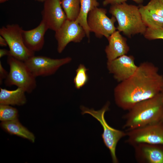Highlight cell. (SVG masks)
<instances>
[{"label": "cell", "mask_w": 163, "mask_h": 163, "mask_svg": "<svg viewBox=\"0 0 163 163\" xmlns=\"http://www.w3.org/2000/svg\"><path fill=\"white\" fill-rule=\"evenodd\" d=\"M48 28L41 21L39 25L31 30H23L22 36L24 43L30 50L34 52L41 50L44 46V36Z\"/></svg>", "instance_id": "cell-14"}, {"label": "cell", "mask_w": 163, "mask_h": 163, "mask_svg": "<svg viewBox=\"0 0 163 163\" xmlns=\"http://www.w3.org/2000/svg\"><path fill=\"white\" fill-rule=\"evenodd\" d=\"M163 82V76L156 66L149 62H142L131 76L115 87V103L122 109L129 110L137 103L159 93Z\"/></svg>", "instance_id": "cell-1"}, {"label": "cell", "mask_w": 163, "mask_h": 163, "mask_svg": "<svg viewBox=\"0 0 163 163\" xmlns=\"http://www.w3.org/2000/svg\"><path fill=\"white\" fill-rule=\"evenodd\" d=\"M8 73L3 67L2 63L0 61V83L2 84L3 80L7 77Z\"/></svg>", "instance_id": "cell-26"}, {"label": "cell", "mask_w": 163, "mask_h": 163, "mask_svg": "<svg viewBox=\"0 0 163 163\" xmlns=\"http://www.w3.org/2000/svg\"><path fill=\"white\" fill-rule=\"evenodd\" d=\"M138 66L132 56H121L112 60L107 61V67L109 73L119 82L124 81L131 76L137 69Z\"/></svg>", "instance_id": "cell-12"}, {"label": "cell", "mask_w": 163, "mask_h": 163, "mask_svg": "<svg viewBox=\"0 0 163 163\" xmlns=\"http://www.w3.org/2000/svg\"><path fill=\"white\" fill-rule=\"evenodd\" d=\"M127 0H104L103 2V5L106 6L110 4L111 5L120 4L126 2ZM138 4H141L143 2V0H132Z\"/></svg>", "instance_id": "cell-25"}, {"label": "cell", "mask_w": 163, "mask_h": 163, "mask_svg": "<svg viewBox=\"0 0 163 163\" xmlns=\"http://www.w3.org/2000/svg\"><path fill=\"white\" fill-rule=\"evenodd\" d=\"M124 116L123 128L128 131L161 121L163 98L160 93L135 104Z\"/></svg>", "instance_id": "cell-2"}, {"label": "cell", "mask_w": 163, "mask_h": 163, "mask_svg": "<svg viewBox=\"0 0 163 163\" xmlns=\"http://www.w3.org/2000/svg\"><path fill=\"white\" fill-rule=\"evenodd\" d=\"M8 0H0V3H2Z\"/></svg>", "instance_id": "cell-30"}, {"label": "cell", "mask_w": 163, "mask_h": 163, "mask_svg": "<svg viewBox=\"0 0 163 163\" xmlns=\"http://www.w3.org/2000/svg\"><path fill=\"white\" fill-rule=\"evenodd\" d=\"M161 121L163 123V112Z\"/></svg>", "instance_id": "cell-32"}, {"label": "cell", "mask_w": 163, "mask_h": 163, "mask_svg": "<svg viewBox=\"0 0 163 163\" xmlns=\"http://www.w3.org/2000/svg\"><path fill=\"white\" fill-rule=\"evenodd\" d=\"M160 93L161 94L163 98V83L162 84V85L161 86V91Z\"/></svg>", "instance_id": "cell-29"}, {"label": "cell", "mask_w": 163, "mask_h": 163, "mask_svg": "<svg viewBox=\"0 0 163 163\" xmlns=\"http://www.w3.org/2000/svg\"><path fill=\"white\" fill-rule=\"evenodd\" d=\"M0 45L2 46H5L8 45L6 40L2 36L0 35Z\"/></svg>", "instance_id": "cell-28"}, {"label": "cell", "mask_w": 163, "mask_h": 163, "mask_svg": "<svg viewBox=\"0 0 163 163\" xmlns=\"http://www.w3.org/2000/svg\"><path fill=\"white\" fill-rule=\"evenodd\" d=\"M7 62L10 67L8 75L5 79L6 86L15 85L30 93L37 86L36 77L24 61L11 56H8Z\"/></svg>", "instance_id": "cell-5"}, {"label": "cell", "mask_w": 163, "mask_h": 163, "mask_svg": "<svg viewBox=\"0 0 163 163\" xmlns=\"http://www.w3.org/2000/svg\"><path fill=\"white\" fill-rule=\"evenodd\" d=\"M80 3L79 14L75 21L84 29L89 40L90 31L87 24L88 16L91 11L99 6V3L97 0H80Z\"/></svg>", "instance_id": "cell-18"}, {"label": "cell", "mask_w": 163, "mask_h": 163, "mask_svg": "<svg viewBox=\"0 0 163 163\" xmlns=\"http://www.w3.org/2000/svg\"><path fill=\"white\" fill-rule=\"evenodd\" d=\"M44 2L42 21L48 29L56 31L67 19L61 0H45Z\"/></svg>", "instance_id": "cell-11"}, {"label": "cell", "mask_w": 163, "mask_h": 163, "mask_svg": "<svg viewBox=\"0 0 163 163\" xmlns=\"http://www.w3.org/2000/svg\"><path fill=\"white\" fill-rule=\"evenodd\" d=\"M126 132V142L133 147L142 143L163 145V123L161 121Z\"/></svg>", "instance_id": "cell-7"}, {"label": "cell", "mask_w": 163, "mask_h": 163, "mask_svg": "<svg viewBox=\"0 0 163 163\" xmlns=\"http://www.w3.org/2000/svg\"><path fill=\"white\" fill-rule=\"evenodd\" d=\"M2 128L9 133L27 139L33 142L35 140L34 134L20 123L18 119L12 120L2 122Z\"/></svg>", "instance_id": "cell-17"}, {"label": "cell", "mask_w": 163, "mask_h": 163, "mask_svg": "<svg viewBox=\"0 0 163 163\" xmlns=\"http://www.w3.org/2000/svg\"></svg>", "instance_id": "cell-33"}, {"label": "cell", "mask_w": 163, "mask_h": 163, "mask_svg": "<svg viewBox=\"0 0 163 163\" xmlns=\"http://www.w3.org/2000/svg\"><path fill=\"white\" fill-rule=\"evenodd\" d=\"M107 13L106 9L97 7L88 14L87 21L90 31L98 38L104 36L107 39L117 29L114 26L117 21L115 18L112 16L109 18Z\"/></svg>", "instance_id": "cell-8"}, {"label": "cell", "mask_w": 163, "mask_h": 163, "mask_svg": "<svg viewBox=\"0 0 163 163\" xmlns=\"http://www.w3.org/2000/svg\"><path fill=\"white\" fill-rule=\"evenodd\" d=\"M10 56V52L9 50H8L5 49H0V58H2L3 56Z\"/></svg>", "instance_id": "cell-27"}, {"label": "cell", "mask_w": 163, "mask_h": 163, "mask_svg": "<svg viewBox=\"0 0 163 163\" xmlns=\"http://www.w3.org/2000/svg\"><path fill=\"white\" fill-rule=\"evenodd\" d=\"M55 32L57 51L59 53H62L70 42L79 43L86 36L85 30L79 23L75 21L67 19Z\"/></svg>", "instance_id": "cell-10"}, {"label": "cell", "mask_w": 163, "mask_h": 163, "mask_svg": "<svg viewBox=\"0 0 163 163\" xmlns=\"http://www.w3.org/2000/svg\"><path fill=\"white\" fill-rule=\"evenodd\" d=\"M88 69L83 64H81L76 70L75 75L74 78L75 88L78 89L83 87L88 82V76L87 73Z\"/></svg>", "instance_id": "cell-21"}, {"label": "cell", "mask_w": 163, "mask_h": 163, "mask_svg": "<svg viewBox=\"0 0 163 163\" xmlns=\"http://www.w3.org/2000/svg\"><path fill=\"white\" fill-rule=\"evenodd\" d=\"M72 60V59L70 57L55 59L34 55L24 62L36 77L53 75L61 67L69 63Z\"/></svg>", "instance_id": "cell-9"}, {"label": "cell", "mask_w": 163, "mask_h": 163, "mask_svg": "<svg viewBox=\"0 0 163 163\" xmlns=\"http://www.w3.org/2000/svg\"><path fill=\"white\" fill-rule=\"evenodd\" d=\"M143 34L145 38L149 40L163 39V28L152 29L147 27Z\"/></svg>", "instance_id": "cell-24"}, {"label": "cell", "mask_w": 163, "mask_h": 163, "mask_svg": "<svg viewBox=\"0 0 163 163\" xmlns=\"http://www.w3.org/2000/svg\"><path fill=\"white\" fill-rule=\"evenodd\" d=\"M17 109L9 105L0 104V120L2 121L12 120L18 119Z\"/></svg>", "instance_id": "cell-22"}, {"label": "cell", "mask_w": 163, "mask_h": 163, "mask_svg": "<svg viewBox=\"0 0 163 163\" xmlns=\"http://www.w3.org/2000/svg\"><path fill=\"white\" fill-rule=\"evenodd\" d=\"M139 9L142 20L146 27L152 29L163 28V17L150 12L143 5Z\"/></svg>", "instance_id": "cell-19"}, {"label": "cell", "mask_w": 163, "mask_h": 163, "mask_svg": "<svg viewBox=\"0 0 163 163\" xmlns=\"http://www.w3.org/2000/svg\"><path fill=\"white\" fill-rule=\"evenodd\" d=\"M35 0L37 1V2H44L45 0Z\"/></svg>", "instance_id": "cell-31"}, {"label": "cell", "mask_w": 163, "mask_h": 163, "mask_svg": "<svg viewBox=\"0 0 163 163\" xmlns=\"http://www.w3.org/2000/svg\"><path fill=\"white\" fill-rule=\"evenodd\" d=\"M107 39L109 44L105 50L107 61L126 55L129 51V48L126 39L122 36L118 30L113 32Z\"/></svg>", "instance_id": "cell-15"}, {"label": "cell", "mask_w": 163, "mask_h": 163, "mask_svg": "<svg viewBox=\"0 0 163 163\" xmlns=\"http://www.w3.org/2000/svg\"><path fill=\"white\" fill-rule=\"evenodd\" d=\"M109 12L117 21V29L129 37L135 34H144L146 27L144 23L139 6L124 2L111 5Z\"/></svg>", "instance_id": "cell-3"}, {"label": "cell", "mask_w": 163, "mask_h": 163, "mask_svg": "<svg viewBox=\"0 0 163 163\" xmlns=\"http://www.w3.org/2000/svg\"><path fill=\"white\" fill-rule=\"evenodd\" d=\"M144 7L150 12L163 17V0H150Z\"/></svg>", "instance_id": "cell-23"}, {"label": "cell", "mask_w": 163, "mask_h": 163, "mask_svg": "<svg viewBox=\"0 0 163 163\" xmlns=\"http://www.w3.org/2000/svg\"><path fill=\"white\" fill-rule=\"evenodd\" d=\"M61 3L67 19L75 21L80 12V0H62Z\"/></svg>", "instance_id": "cell-20"}, {"label": "cell", "mask_w": 163, "mask_h": 163, "mask_svg": "<svg viewBox=\"0 0 163 163\" xmlns=\"http://www.w3.org/2000/svg\"><path fill=\"white\" fill-rule=\"evenodd\" d=\"M0 104L21 106L26 104V92L21 88L9 90L0 88Z\"/></svg>", "instance_id": "cell-16"}, {"label": "cell", "mask_w": 163, "mask_h": 163, "mask_svg": "<svg viewBox=\"0 0 163 163\" xmlns=\"http://www.w3.org/2000/svg\"><path fill=\"white\" fill-rule=\"evenodd\" d=\"M110 103L107 102L100 110H95L83 106L80 107L82 115L89 114L97 120L101 125L103 132L101 135L104 144L109 150L113 163H118L116 155V148L117 143L122 138L126 136V132L115 129L109 126L106 122L104 115L109 110Z\"/></svg>", "instance_id": "cell-4"}, {"label": "cell", "mask_w": 163, "mask_h": 163, "mask_svg": "<svg viewBox=\"0 0 163 163\" xmlns=\"http://www.w3.org/2000/svg\"><path fill=\"white\" fill-rule=\"evenodd\" d=\"M23 29L18 24H8L0 29V35L6 40L10 56L25 62L34 55L25 45L22 38Z\"/></svg>", "instance_id": "cell-6"}, {"label": "cell", "mask_w": 163, "mask_h": 163, "mask_svg": "<svg viewBox=\"0 0 163 163\" xmlns=\"http://www.w3.org/2000/svg\"><path fill=\"white\" fill-rule=\"evenodd\" d=\"M133 147L137 162L163 163V145L142 143Z\"/></svg>", "instance_id": "cell-13"}]
</instances>
